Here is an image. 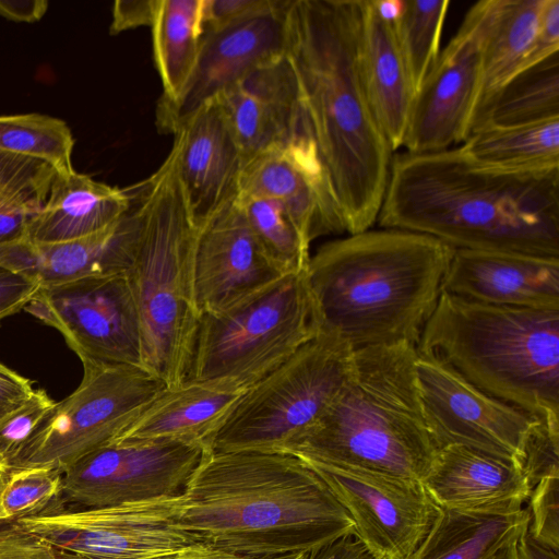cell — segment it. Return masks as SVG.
Segmentation results:
<instances>
[{"mask_svg":"<svg viewBox=\"0 0 559 559\" xmlns=\"http://www.w3.org/2000/svg\"><path fill=\"white\" fill-rule=\"evenodd\" d=\"M359 0H289L285 55L348 235L370 229L394 152L367 100L357 64Z\"/></svg>","mask_w":559,"mask_h":559,"instance_id":"1","label":"cell"},{"mask_svg":"<svg viewBox=\"0 0 559 559\" xmlns=\"http://www.w3.org/2000/svg\"><path fill=\"white\" fill-rule=\"evenodd\" d=\"M377 223L454 249L559 258V168L483 167L460 145L395 152Z\"/></svg>","mask_w":559,"mask_h":559,"instance_id":"2","label":"cell"},{"mask_svg":"<svg viewBox=\"0 0 559 559\" xmlns=\"http://www.w3.org/2000/svg\"><path fill=\"white\" fill-rule=\"evenodd\" d=\"M179 525L200 543L248 558L310 552L354 534V522L300 457L206 451L180 493Z\"/></svg>","mask_w":559,"mask_h":559,"instance_id":"3","label":"cell"},{"mask_svg":"<svg viewBox=\"0 0 559 559\" xmlns=\"http://www.w3.org/2000/svg\"><path fill=\"white\" fill-rule=\"evenodd\" d=\"M454 248L428 235L367 229L323 243L306 271L320 333L354 349L418 345Z\"/></svg>","mask_w":559,"mask_h":559,"instance_id":"4","label":"cell"},{"mask_svg":"<svg viewBox=\"0 0 559 559\" xmlns=\"http://www.w3.org/2000/svg\"><path fill=\"white\" fill-rule=\"evenodd\" d=\"M416 359L417 346L405 342L355 349L348 380L290 454L421 483L439 449Z\"/></svg>","mask_w":559,"mask_h":559,"instance_id":"5","label":"cell"},{"mask_svg":"<svg viewBox=\"0 0 559 559\" xmlns=\"http://www.w3.org/2000/svg\"><path fill=\"white\" fill-rule=\"evenodd\" d=\"M126 190L138 224L127 276L140 317L142 367L174 386L187 378L201 318L193 289L198 225L175 145L150 177Z\"/></svg>","mask_w":559,"mask_h":559,"instance_id":"6","label":"cell"},{"mask_svg":"<svg viewBox=\"0 0 559 559\" xmlns=\"http://www.w3.org/2000/svg\"><path fill=\"white\" fill-rule=\"evenodd\" d=\"M417 349L559 431V310L491 306L442 292Z\"/></svg>","mask_w":559,"mask_h":559,"instance_id":"7","label":"cell"},{"mask_svg":"<svg viewBox=\"0 0 559 559\" xmlns=\"http://www.w3.org/2000/svg\"><path fill=\"white\" fill-rule=\"evenodd\" d=\"M320 334L306 271L200 318L186 380L247 390Z\"/></svg>","mask_w":559,"mask_h":559,"instance_id":"8","label":"cell"},{"mask_svg":"<svg viewBox=\"0 0 559 559\" xmlns=\"http://www.w3.org/2000/svg\"><path fill=\"white\" fill-rule=\"evenodd\" d=\"M354 353L344 340L318 334L241 394L206 450L290 453L348 380Z\"/></svg>","mask_w":559,"mask_h":559,"instance_id":"9","label":"cell"},{"mask_svg":"<svg viewBox=\"0 0 559 559\" xmlns=\"http://www.w3.org/2000/svg\"><path fill=\"white\" fill-rule=\"evenodd\" d=\"M76 390L56 402L8 471L47 467L62 473L124 432L167 388L141 366L84 360Z\"/></svg>","mask_w":559,"mask_h":559,"instance_id":"10","label":"cell"},{"mask_svg":"<svg viewBox=\"0 0 559 559\" xmlns=\"http://www.w3.org/2000/svg\"><path fill=\"white\" fill-rule=\"evenodd\" d=\"M180 493L17 519L25 530L83 559H169L199 544L178 521Z\"/></svg>","mask_w":559,"mask_h":559,"instance_id":"11","label":"cell"},{"mask_svg":"<svg viewBox=\"0 0 559 559\" xmlns=\"http://www.w3.org/2000/svg\"><path fill=\"white\" fill-rule=\"evenodd\" d=\"M205 452L200 444L169 439L112 441L61 473L59 493L44 511L96 509L179 495Z\"/></svg>","mask_w":559,"mask_h":559,"instance_id":"12","label":"cell"},{"mask_svg":"<svg viewBox=\"0 0 559 559\" xmlns=\"http://www.w3.org/2000/svg\"><path fill=\"white\" fill-rule=\"evenodd\" d=\"M416 374L424 416L438 449L466 445L521 466L533 438L548 427L527 412L481 391L430 353L417 349Z\"/></svg>","mask_w":559,"mask_h":559,"instance_id":"13","label":"cell"},{"mask_svg":"<svg viewBox=\"0 0 559 559\" xmlns=\"http://www.w3.org/2000/svg\"><path fill=\"white\" fill-rule=\"evenodd\" d=\"M24 310L59 331L81 361L142 367L140 317L127 273L40 286Z\"/></svg>","mask_w":559,"mask_h":559,"instance_id":"14","label":"cell"},{"mask_svg":"<svg viewBox=\"0 0 559 559\" xmlns=\"http://www.w3.org/2000/svg\"><path fill=\"white\" fill-rule=\"evenodd\" d=\"M495 0L475 2L416 93L402 147L447 150L468 136L479 88L481 50Z\"/></svg>","mask_w":559,"mask_h":559,"instance_id":"15","label":"cell"},{"mask_svg":"<svg viewBox=\"0 0 559 559\" xmlns=\"http://www.w3.org/2000/svg\"><path fill=\"white\" fill-rule=\"evenodd\" d=\"M297 456L329 486L350 515L354 535L380 559H409L439 514L420 481Z\"/></svg>","mask_w":559,"mask_h":559,"instance_id":"16","label":"cell"},{"mask_svg":"<svg viewBox=\"0 0 559 559\" xmlns=\"http://www.w3.org/2000/svg\"><path fill=\"white\" fill-rule=\"evenodd\" d=\"M289 0L223 29L205 33L194 68L178 97L157 102L156 127L174 134L203 104L218 96L260 63L285 52Z\"/></svg>","mask_w":559,"mask_h":559,"instance_id":"17","label":"cell"},{"mask_svg":"<svg viewBox=\"0 0 559 559\" xmlns=\"http://www.w3.org/2000/svg\"><path fill=\"white\" fill-rule=\"evenodd\" d=\"M284 275L260 246L237 198L198 225L193 289L200 316L229 308Z\"/></svg>","mask_w":559,"mask_h":559,"instance_id":"18","label":"cell"},{"mask_svg":"<svg viewBox=\"0 0 559 559\" xmlns=\"http://www.w3.org/2000/svg\"><path fill=\"white\" fill-rule=\"evenodd\" d=\"M238 193L280 203L309 246L319 237L346 233L328 175L309 136L249 159Z\"/></svg>","mask_w":559,"mask_h":559,"instance_id":"19","label":"cell"},{"mask_svg":"<svg viewBox=\"0 0 559 559\" xmlns=\"http://www.w3.org/2000/svg\"><path fill=\"white\" fill-rule=\"evenodd\" d=\"M177 165L197 225L234 201L245 157L225 110L214 97L174 133Z\"/></svg>","mask_w":559,"mask_h":559,"instance_id":"20","label":"cell"},{"mask_svg":"<svg viewBox=\"0 0 559 559\" xmlns=\"http://www.w3.org/2000/svg\"><path fill=\"white\" fill-rule=\"evenodd\" d=\"M217 97L245 164L264 151L310 136L285 52L260 63Z\"/></svg>","mask_w":559,"mask_h":559,"instance_id":"21","label":"cell"},{"mask_svg":"<svg viewBox=\"0 0 559 559\" xmlns=\"http://www.w3.org/2000/svg\"><path fill=\"white\" fill-rule=\"evenodd\" d=\"M442 292L491 306L559 310V258L455 249Z\"/></svg>","mask_w":559,"mask_h":559,"instance_id":"22","label":"cell"},{"mask_svg":"<svg viewBox=\"0 0 559 559\" xmlns=\"http://www.w3.org/2000/svg\"><path fill=\"white\" fill-rule=\"evenodd\" d=\"M421 484L439 508L466 511H518L531 493L520 464L461 444L440 448Z\"/></svg>","mask_w":559,"mask_h":559,"instance_id":"23","label":"cell"},{"mask_svg":"<svg viewBox=\"0 0 559 559\" xmlns=\"http://www.w3.org/2000/svg\"><path fill=\"white\" fill-rule=\"evenodd\" d=\"M359 5L358 72L373 116L395 153L406 134L414 91L392 24L378 14L372 0H359Z\"/></svg>","mask_w":559,"mask_h":559,"instance_id":"24","label":"cell"},{"mask_svg":"<svg viewBox=\"0 0 559 559\" xmlns=\"http://www.w3.org/2000/svg\"><path fill=\"white\" fill-rule=\"evenodd\" d=\"M245 391L216 381L185 380L167 386L116 440L169 439L206 450L211 436Z\"/></svg>","mask_w":559,"mask_h":559,"instance_id":"25","label":"cell"},{"mask_svg":"<svg viewBox=\"0 0 559 559\" xmlns=\"http://www.w3.org/2000/svg\"><path fill=\"white\" fill-rule=\"evenodd\" d=\"M130 207L126 190L75 170L56 171L49 194L28 225L33 243H57L95 234L122 217Z\"/></svg>","mask_w":559,"mask_h":559,"instance_id":"26","label":"cell"},{"mask_svg":"<svg viewBox=\"0 0 559 559\" xmlns=\"http://www.w3.org/2000/svg\"><path fill=\"white\" fill-rule=\"evenodd\" d=\"M136 234V217L130 205L116 223L95 234L66 242H32L33 277L40 286H53L127 273L133 261Z\"/></svg>","mask_w":559,"mask_h":559,"instance_id":"27","label":"cell"},{"mask_svg":"<svg viewBox=\"0 0 559 559\" xmlns=\"http://www.w3.org/2000/svg\"><path fill=\"white\" fill-rule=\"evenodd\" d=\"M544 4L545 0H495L483 44L479 88L469 134L499 91L520 72L533 46Z\"/></svg>","mask_w":559,"mask_h":559,"instance_id":"28","label":"cell"},{"mask_svg":"<svg viewBox=\"0 0 559 559\" xmlns=\"http://www.w3.org/2000/svg\"><path fill=\"white\" fill-rule=\"evenodd\" d=\"M527 508L485 512L440 508L409 559H490L527 526Z\"/></svg>","mask_w":559,"mask_h":559,"instance_id":"29","label":"cell"},{"mask_svg":"<svg viewBox=\"0 0 559 559\" xmlns=\"http://www.w3.org/2000/svg\"><path fill=\"white\" fill-rule=\"evenodd\" d=\"M460 146L469 159L483 167L559 168V118L511 127H483Z\"/></svg>","mask_w":559,"mask_h":559,"instance_id":"30","label":"cell"},{"mask_svg":"<svg viewBox=\"0 0 559 559\" xmlns=\"http://www.w3.org/2000/svg\"><path fill=\"white\" fill-rule=\"evenodd\" d=\"M204 0H158L151 26L153 57L163 85L160 102H173L185 87L203 38Z\"/></svg>","mask_w":559,"mask_h":559,"instance_id":"31","label":"cell"},{"mask_svg":"<svg viewBox=\"0 0 559 559\" xmlns=\"http://www.w3.org/2000/svg\"><path fill=\"white\" fill-rule=\"evenodd\" d=\"M554 118H559V52L511 78L472 132Z\"/></svg>","mask_w":559,"mask_h":559,"instance_id":"32","label":"cell"},{"mask_svg":"<svg viewBox=\"0 0 559 559\" xmlns=\"http://www.w3.org/2000/svg\"><path fill=\"white\" fill-rule=\"evenodd\" d=\"M55 175L40 160L0 152V245L28 240V225L46 202Z\"/></svg>","mask_w":559,"mask_h":559,"instance_id":"33","label":"cell"},{"mask_svg":"<svg viewBox=\"0 0 559 559\" xmlns=\"http://www.w3.org/2000/svg\"><path fill=\"white\" fill-rule=\"evenodd\" d=\"M74 138L68 123L44 114L0 116V152L40 160L57 173L74 170Z\"/></svg>","mask_w":559,"mask_h":559,"instance_id":"34","label":"cell"},{"mask_svg":"<svg viewBox=\"0 0 559 559\" xmlns=\"http://www.w3.org/2000/svg\"><path fill=\"white\" fill-rule=\"evenodd\" d=\"M449 0H404L403 11L392 25L414 91V97L439 52Z\"/></svg>","mask_w":559,"mask_h":559,"instance_id":"35","label":"cell"},{"mask_svg":"<svg viewBox=\"0 0 559 559\" xmlns=\"http://www.w3.org/2000/svg\"><path fill=\"white\" fill-rule=\"evenodd\" d=\"M237 201L266 255L285 274L307 271L310 246L297 226L274 200L238 193Z\"/></svg>","mask_w":559,"mask_h":559,"instance_id":"36","label":"cell"},{"mask_svg":"<svg viewBox=\"0 0 559 559\" xmlns=\"http://www.w3.org/2000/svg\"><path fill=\"white\" fill-rule=\"evenodd\" d=\"M61 473L47 467L8 471L0 492V522L44 511L58 496Z\"/></svg>","mask_w":559,"mask_h":559,"instance_id":"37","label":"cell"},{"mask_svg":"<svg viewBox=\"0 0 559 559\" xmlns=\"http://www.w3.org/2000/svg\"><path fill=\"white\" fill-rule=\"evenodd\" d=\"M55 403L45 390H34L21 407L0 421V467L8 471Z\"/></svg>","mask_w":559,"mask_h":559,"instance_id":"38","label":"cell"},{"mask_svg":"<svg viewBox=\"0 0 559 559\" xmlns=\"http://www.w3.org/2000/svg\"><path fill=\"white\" fill-rule=\"evenodd\" d=\"M527 528L537 540L559 549V477H547L531 490Z\"/></svg>","mask_w":559,"mask_h":559,"instance_id":"39","label":"cell"},{"mask_svg":"<svg viewBox=\"0 0 559 559\" xmlns=\"http://www.w3.org/2000/svg\"><path fill=\"white\" fill-rule=\"evenodd\" d=\"M0 559H83L61 550L17 521L0 522Z\"/></svg>","mask_w":559,"mask_h":559,"instance_id":"40","label":"cell"},{"mask_svg":"<svg viewBox=\"0 0 559 559\" xmlns=\"http://www.w3.org/2000/svg\"><path fill=\"white\" fill-rule=\"evenodd\" d=\"M281 0H204L203 34L216 32L271 11Z\"/></svg>","mask_w":559,"mask_h":559,"instance_id":"41","label":"cell"},{"mask_svg":"<svg viewBox=\"0 0 559 559\" xmlns=\"http://www.w3.org/2000/svg\"><path fill=\"white\" fill-rule=\"evenodd\" d=\"M557 52H559V0H545L533 46L520 72Z\"/></svg>","mask_w":559,"mask_h":559,"instance_id":"42","label":"cell"},{"mask_svg":"<svg viewBox=\"0 0 559 559\" xmlns=\"http://www.w3.org/2000/svg\"><path fill=\"white\" fill-rule=\"evenodd\" d=\"M39 287L36 280L0 266V322L24 309Z\"/></svg>","mask_w":559,"mask_h":559,"instance_id":"43","label":"cell"},{"mask_svg":"<svg viewBox=\"0 0 559 559\" xmlns=\"http://www.w3.org/2000/svg\"><path fill=\"white\" fill-rule=\"evenodd\" d=\"M157 5L158 0L115 1L109 33L116 35L140 26L151 27L154 22Z\"/></svg>","mask_w":559,"mask_h":559,"instance_id":"44","label":"cell"},{"mask_svg":"<svg viewBox=\"0 0 559 559\" xmlns=\"http://www.w3.org/2000/svg\"><path fill=\"white\" fill-rule=\"evenodd\" d=\"M32 382L0 362V421L33 394Z\"/></svg>","mask_w":559,"mask_h":559,"instance_id":"45","label":"cell"},{"mask_svg":"<svg viewBox=\"0 0 559 559\" xmlns=\"http://www.w3.org/2000/svg\"><path fill=\"white\" fill-rule=\"evenodd\" d=\"M306 559H380L354 534L308 552Z\"/></svg>","mask_w":559,"mask_h":559,"instance_id":"46","label":"cell"},{"mask_svg":"<svg viewBox=\"0 0 559 559\" xmlns=\"http://www.w3.org/2000/svg\"><path fill=\"white\" fill-rule=\"evenodd\" d=\"M49 7L47 0H0V16L23 23H34L44 17Z\"/></svg>","mask_w":559,"mask_h":559,"instance_id":"47","label":"cell"},{"mask_svg":"<svg viewBox=\"0 0 559 559\" xmlns=\"http://www.w3.org/2000/svg\"><path fill=\"white\" fill-rule=\"evenodd\" d=\"M518 559H559V549L537 540L527 526L516 539Z\"/></svg>","mask_w":559,"mask_h":559,"instance_id":"48","label":"cell"},{"mask_svg":"<svg viewBox=\"0 0 559 559\" xmlns=\"http://www.w3.org/2000/svg\"><path fill=\"white\" fill-rule=\"evenodd\" d=\"M169 559H252L204 543H199Z\"/></svg>","mask_w":559,"mask_h":559,"instance_id":"49","label":"cell"},{"mask_svg":"<svg viewBox=\"0 0 559 559\" xmlns=\"http://www.w3.org/2000/svg\"><path fill=\"white\" fill-rule=\"evenodd\" d=\"M378 14L388 23L394 24L400 17L404 0H372Z\"/></svg>","mask_w":559,"mask_h":559,"instance_id":"50","label":"cell"},{"mask_svg":"<svg viewBox=\"0 0 559 559\" xmlns=\"http://www.w3.org/2000/svg\"><path fill=\"white\" fill-rule=\"evenodd\" d=\"M516 539H513L504 547H502L495 556L490 559H518L516 555Z\"/></svg>","mask_w":559,"mask_h":559,"instance_id":"51","label":"cell"},{"mask_svg":"<svg viewBox=\"0 0 559 559\" xmlns=\"http://www.w3.org/2000/svg\"><path fill=\"white\" fill-rule=\"evenodd\" d=\"M308 552H298V554H287L281 556L273 557H261V558H252V559H306Z\"/></svg>","mask_w":559,"mask_h":559,"instance_id":"52","label":"cell"},{"mask_svg":"<svg viewBox=\"0 0 559 559\" xmlns=\"http://www.w3.org/2000/svg\"><path fill=\"white\" fill-rule=\"evenodd\" d=\"M7 475H8V471L3 469V468H0V492H1L2 488H3L4 483H5Z\"/></svg>","mask_w":559,"mask_h":559,"instance_id":"53","label":"cell"},{"mask_svg":"<svg viewBox=\"0 0 559 559\" xmlns=\"http://www.w3.org/2000/svg\"><path fill=\"white\" fill-rule=\"evenodd\" d=\"M0 468H2V467H0ZM3 469H4V468H3Z\"/></svg>","mask_w":559,"mask_h":559,"instance_id":"54","label":"cell"}]
</instances>
